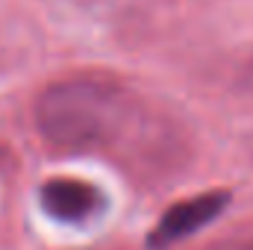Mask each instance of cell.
<instances>
[{"label":"cell","mask_w":253,"mask_h":250,"mask_svg":"<svg viewBox=\"0 0 253 250\" xmlns=\"http://www.w3.org/2000/svg\"><path fill=\"white\" fill-rule=\"evenodd\" d=\"M135 118V97L121 83L94 74L59 80L36 100V126L59 150H106Z\"/></svg>","instance_id":"1"},{"label":"cell","mask_w":253,"mask_h":250,"mask_svg":"<svg viewBox=\"0 0 253 250\" xmlns=\"http://www.w3.org/2000/svg\"><path fill=\"white\" fill-rule=\"evenodd\" d=\"M224 206H227V194L224 191H206V194H197V197L174 203L159 218V224H156V230L150 236V245L153 248H168L174 242L189 239L200 227H206L209 221H215Z\"/></svg>","instance_id":"2"},{"label":"cell","mask_w":253,"mask_h":250,"mask_svg":"<svg viewBox=\"0 0 253 250\" xmlns=\"http://www.w3.org/2000/svg\"><path fill=\"white\" fill-rule=\"evenodd\" d=\"M103 194L88 183L56 177L42 186V206L50 218L62 224H85L103 209Z\"/></svg>","instance_id":"3"},{"label":"cell","mask_w":253,"mask_h":250,"mask_svg":"<svg viewBox=\"0 0 253 250\" xmlns=\"http://www.w3.org/2000/svg\"><path fill=\"white\" fill-rule=\"evenodd\" d=\"M221 250H253V236L251 239H242V242H233V245H227Z\"/></svg>","instance_id":"4"}]
</instances>
